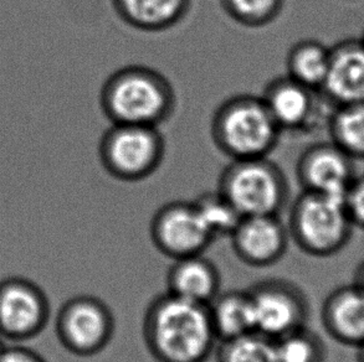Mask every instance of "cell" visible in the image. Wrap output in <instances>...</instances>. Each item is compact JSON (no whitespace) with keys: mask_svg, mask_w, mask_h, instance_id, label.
<instances>
[{"mask_svg":"<svg viewBox=\"0 0 364 362\" xmlns=\"http://www.w3.org/2000/svg\"><path fill=\"white\" fill-rule=\"evenodd\" d=\"M143 339L158 362H207L218 341L208 305L168 292L148 305Z\"/></svg>","mask_w":364,"mask_h":362,"instance_id":"6da1fadb","label":"cell"},{"mask_svg":"<svg viewBox=\"0 0 364 362\" xmlns=\"http://www.w3.org/2000/svg\"><path fill=\"white\" fill-rule=\"evenodd\" d=\"M100 102L112 124L158 128L172 117L177 97L164 75L147 66L131 65L105 81Z\"/></svg>","mask_w":364,"mask_h":362,"instance_id":"7a4b0ae2","label":"cell"},{"mask_svg":"<svg viewBox=\"0 0 364 362\" xmlns=\"http://www.w3.org/2000/svg\"><path fill=\"white\" fill-rule=\"evenodd\" d=\"M281 133L261 96H232L213 114V142L232 160L269 157Z\"/></svg>","mask_w":364,"mask_h":362,"instance_id":"3957f363","label":"cell"},{"mask_svg":"<svg viewBox=\"0 0 364 362\" xmlns=\"http://www.w3.org/2000/svg\"><path fill=\"white\" fill-rule=\"evenodd\" d=\"M218 191L242 217L280 215L290 197L285 174L267 157L232 160L219 177Z\"/></svg>","mask_w":364,"mask_h":362,"instance_id":"277c9868","label":"cell"},{"mask_svg":"<svg viewBox=\"0 0 364 362\" xmlns=\"http://www.w3.org/2000/svg\"><path fill=\"white\" fill-rule=\"evenodd\" d=\"M352 225L345 200L306 191L291 209L287 229L301 251L327 257L345 247Z\"/></svg>","mask_w":364,"mask_h":362,"instance_id":"5b68a950","label":"cell"},{"mask_svg":"<svg viewBox=\"0 0 364 362\" xmlns=\"http://www.w3.org/2000/svg\"><path fill=\"white\" fill-rule=\"evenodd\" d=\"M99 155L111 177L136 182L151 177L162 165L166 142L157 127L112 124L101 138Z\"/></svg>","mask_w":364,"mask_h":362,"instance_id":"8992f818","label":"cell"},{"mask_svg":"<svg viewBox=\"0 0 364 362\" xmlns=\"http://www.w3.org/2000/svg\"><path fill=\"white\" fill-rule=\"evenodd\" d=\"M114 333V315L96 297L80 295L70 299L58 314L56 334L60 343L77 356L101 353Z\"/></svg>","mask_w":364,"mask_h":362,"instance_id":"52a82bcc","label":"cell"},{"mask_svg":"<svg viewBox=\"0 0 364 362\" xmlns=\"http://www.w3.org/2000/svg\"><path fill=\"white\" fill-rule=\"evenodd\" d=\"M255 330L277 340L297 329L307 327L310 307L305 294L286 279L261 280L249 289Z\"/></svg>","mask_w":364,"mask_h":362,"instance_id":"ba28073f","label":"cell"},{"mask_svg":"<svg viewBox=\"0 0 364 362\" xmlns=\"http://www.w3.org/2000/svg\"><path fill=\"white\" fill-rule=\"evenodd\" d=\"M149 232L156 248L173 260L203 255L214 241L193 201H172L158 209Z\"/></svg>","mask_w":364,"mask_h":362,"instance_id":"9c48e42d","label":"cell"},{"mask_svg":"<svg viewBox=\"0 0 364 362\" xmlns=\"http://www.w3.org/2000/svg\"><path fill=\"white\" fill-rule=\"evenodd\" d=\"M49 318V300L36 284L18 277L0 282V335L13 340L34 338Z\"/></svg>","mask_w":364,"mask_h":362,"instance_id":"30bf717a","label":"cell"},{"mask_svg":"<svg viewBox=\"0 0 364 362\" xmlns=\"http://www.w3.org/2000/svg\"><path fill=\"white\" fill-rule=\"evenodd\" d=\"M229 237L237 258L256 268L279 262L290 241L289 229L280 215L242 217Z\"/></svg>","mask_w":364,"mask_h":362,"instance_id":"8fae6325","label":"cell"},{"mask_svg":"<svg viewBox=\"0 0 364 362\" xmlns=\"http://www.w3.org/2000/svg\"><path fill=\"white\" fill-rule=\"evenodd\" d=\"M326 331L340 343L357 346L364 344V292L355 283L336 289L322 307Z\"/></svg>","mask_w":364,"mask_h":362,"instance_id":"7c38bea8","label":"cell"},{"mask_svg":"<svg viewBox=\"0 0 364 362\" xmlns=\"http://www.w3.org/2000/svg\"><path fill=\"white\" fill-rule=\"evenodd\" d=\"M220 287L219 270L203 255L174 260L168 270V293L193 303L208 305L220 293Z\"/></svg>","mask_w":364,"mask_h":362,"instance_id":"4fadbf2b","label":"cell"},{"mask_svg":"<svg viewBox=\"0 0 364 362\" xmlns=\"http://www.w3.org/2000/svg\"><path fill=\"white\" fill-rule=\"evenodd\" d=\"M297 174L306 191L346 201L350 170L341 154L328 148H314L301 157Z\"/></svg>","mask_w":364,"mask_h":362,"instance_id":"5bb4252c","label":"cell"},{"mask_svg":"<svg viewBox=\"0 0 364 362\" xmlns=\"http://www.w3.org/2000/svg\"><path fill=\"white\" fill-rule=\"evenodd\" d=\"M310 91L289 75L266 84L261 97L281 132L300 129L307 123L312 113Z\"/></svg>","mask_w":364,"mask_h":362,"instance_id":"9a60e30c","label":"cell"},{"mask_svg":"<svg viewBox=\"0 0 364 362\" xmlns=\"http://www.w3.org/2000/svg\"><path fill=\"white\" fill-rule=\"evenodd\" d=\"M114 10L126 24L142 31H163L182 21L192 0H112Z\"/></svg>","mask_w":364,"mask_h":362,"instance_id":"2e32d148","label":"cell"},{"mask_svg":"<svg viewBox=\"0 0 364 362\" xmlns=\"http://www.w3.org/2000/svg\"><path fill=\"white\" fill-rule=\"evenodd\" d=\"M208 309L219 341L256 331L254 308L249 290L220 292L208 304Z\"/></svg>","mask_w":364,"mask_h":362,"instance_id":"e0dca14e","label":"cell"},{"mask_svg":"<svg viewBox=\"0 0 364 362\" xmlns=\"http://www.w3.org/2000/svg\"><path fill=\"white\" fill-rule=\"evenodd\" d=\"M322 87L341 102H364L363 50H342L331 56L330 69Z\"/></svg>","mask_w":364,"mask_h":362,"instance_id":"ac0fdd59","label":"cell"},{"mask_svg":"<svg viewBox=\"0 0 364 362\" xmlns=\"http://www.w3.org/2000/svg\"><path fill=\"white\" fill-rule=\"evenodd\" d=\"M331 55L314 41H301L287 55V75L309 89L325 84L330 69Z\"/></svg>","mask_w":364,"mask_h":362,"instance_id":"d6986e66","label":"cell"},{"mask_svg":"<svg viewBox=\"0 0 364 362\" xmlns=\"http://www.w3.org/2000/svg\"><path fill=\"white\" fill-rule=\"evenodd\" d=\"M215 362H276L275 340L259 331L220 341Z\"/></svg>","mask_w":364,"mask_h":362,"instance_id":"ffe728a7","label":"cell"},{"mask_svg":"<svg viewBox=\"0 0 364 362\" xmlns=\"http://www.w3.org/2000/svg\"><path fill=\"white\" fill-rule=\"evenodd\" d=\"M213 240L232 235L242 216L219 192H204L193 201Z\"/></svg>","mask_w":364,"mask_h":362,"instance_id":"44dd1931","label":"cell"},{"mask_svg":"<svg viewBox=\"0 0 364 362\" xmlns=\"http://www.w3.org/2000/svg\"><path fill=\"white\" fill-rule=\"evenodd\" d=\"M276 362H325V345L307 327L275 340Z\"/></svg>","mask_w":364,"mask_h":362,"instance_id":"7402d4cb","label":"cell"},{"mask_svg":"<svg viewBox=\"0 0 364 362\" xmlns=\"http://www.w3.org/2000/svg\"><path fill=\"white\" fill-rule=\"evenodd\" d=\"M285 0H222V5L234 21L247 28L270 24L281 14Z\"/></svg>","mask_w":364,"mask_h":362,"instance_id":"603a6c76","label":"cell"},{"mask_svg":"<svg viewBox=\"0 0 364 362\" xmlns=\"http://www.w3.org/2000/svg\"><path fill=\"white\" fill-rule=\"evenodd\" d=\"M336 133L345 147L364 153V106L342 113L336 122Z\"/></svg>","mask_w":364,"mask_h":362,"instance_id":"cb8c5ba5","label":"cell"},{"mask_svg":"<svg viewBox=\"0 0 364 362\" xmlns=\"http://www.w3.org/2000/svg\"><path fill=\"white\" fill-rule=\"evenodd\" d=\"M345 205L352 224L364 229V182L355 187H350Z\"/></svg>","mask_w":364,"mask_h":362,"instance_id":"d4e9b609","label":"cell"},{"mask_svg":"<svg viewBox=\"0 0 364 362\" xmlns=\"http://www.w3.org/2000/svg\"><path fill=\"white\" fill-rule=\"evenodd\" d=\"M0 362H46L39 353L31 351L29 349L14 348L5 349L0 355Z\"/></svg>","mask_w":364,"mask_h":362,"instance_id":"484cf974","label":"cell"},{"mask_svg":"<svg viewBox=\"0 0 364 362\" xmlns=\"http://www.w3.org/2000/svg\"><path fill=\"white\" fill-rule=\"evenodd\" d=\"M355 284L364 292V262L360 265V268L357 270Z\"/></svg>","mask_w":364,"mask_h":362,"instance_id":"4316f807","label":"cell"},{"mask_svg":"<svg viewBox=\"0 0 364 362\" xmlns=\"http://www.w3.org/2000/svg\"><path fill=\"white\" fill-rule=\"evenodd\" d=\"M358 350H360V353H358V360H360V362H364V344L363 345H360Z\"/></svg>","mask_w":364,"mask_h":362,"instance_id":"83f0119b","label":"cell"},{"mask_svg":"<svg viewBox=\"0 0 364 362\" xmlns=\"http://www.w3.org/2000/svg\"><path fill=\"white\" fill-rule=\"evenodd\" d=\"M3 350H4V346L1 345V341H0V355H1V353H3Z\"/></svg>","mask_w":364,"mask_h":362,"instance_id":"f1b7e54d","label":"cell"}]
</instances>
